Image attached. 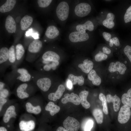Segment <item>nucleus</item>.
Returning a JSON list of instances; mask_svg holds the SVG:
<instances>
[{"label": "nucleus", "instance_id": "f257e3e1", "mask_svg": "<svg viewBox=\"0 0 131 131\" xmlns=\"http://www.w3.org/2000/svg\"><path fill=\"white\" fill-rule=\"evenodd\" d=\"M12 69V71L8 73L5 77L6 81L8 83H22L29 82L32 80L31 73L26 69L16 67Z\"/></svg>", "mask_w": 131, "mask_h": 131}, {"label": "nucleus", "instance_id": "f03ea898", "mask_svg": "<svg viewBox=\"0 0 131 131\" xmlns=\"http://www.w3.org/2000/svg\"><path fill=\"white\" fill-rule=\"evenodd\" d=\"M33 82L40 90L44 92L48 91L52 84L51 79L46 77L43 76L41 73L37 70L32 71Z\"/></svg>", "mask_w": 131, "mask_h": 131}, {"label": "nucleus", "instance_id": "7ed1b4c3", "mask_svg": "<svg viewBox=\"0 0 131 131\" xmlns=\"http://www.w3.org/2000/svg\"><path fill=\"white\" fill-rule=\"evenodd\" d=\"M42 47V42L39 40L35 39L31 42L28 47V53L26 60L30 63L36 61L38 58Z\"/></svg>", "mask_w": 131, "mask_h": 131}, {"label": "nucleus", "instance_id": "20e7f679", "mask_svg": "<svg viewBox=\"0 0 131 131\" xmlns=\"http://www.w3.org/2000/svg\"><path fill=\"white\" fill-rule=\"evenodd\" d=\"M34 84L30 82L22 83L19 84L16 90V93L17 97L19 98L23 99L28 98L30 96L29 92L33 91L29 90H34Z\"/></svg>", "mask_w": 131, "mask_h": 131}, {"label": "nucleus", "instance_id": "39448f33", "mask_svg": "<svg viewBox=\"0 0 131 131\" xmlns=\"http://www.w3.org/2000/svg\"><path fill=\"white\" fill-rule=\"evenodd\" d=\"M56 12L59 20L62 21L66 20L68 18L69 12V7L68 3L64 1L60 3L57 7Z\"/></svg>", "mask_w": 131, "mask_h": 131}, {"label": "nucleus", "instance_id": "423d86ee", "mask_svg": "<svg viewBox=\"0 0 131 131\" xmlns=\"http://www.w3.org/2000/svg\"><path fill=\"white\" fill-rule=\"evenodd\" d=\"M9 49L7 47H3L0 49V71L3 72L8 65Z\"/></svg>", "mask_w": 131, "mask_h": 131}, {"label": "nucleus", "instance_id": "0eeeda50", "mask_svg": "<svg viewBox=\"0 0 131 131\" xmlns=\"http://www.w3.org/2000/svg\"><path fill=\"white\" fill-rule=\"evenodd\" d=\"M131 115L130 107L123 105L120 108L118 117L119 122L121 124L127 123L130 119Z\"/></svg>", "mask_w": 131, "mask_h": 131}, {"label": "nucleus", "instance_id": "6e6552de", "mask_svg": "<svg viewBox=\"0 0 131 131\" xmlns=\"http://www.w3.org/2000/svg\"><path fill=\"white\" fill-rule=\"evenodd\" d=\"M91 10V7L90 4L86 3H82L76 6L74 9V12L77 16L82 17L88 15Z\"/></svg>", "mask_w": 131, "mask_h": 131}, {"label": "nucleus", "instance_id": "1a4fd4ad", "mask_svg": "<svg viewBox=\"0 0 131 131\" xmlns=\"http://www.w3.org/2000/svg\"><path fill=\"white\" fill-rule=\"evenodd\" d=\"M63 126L69 131H78L80 127V123L75 118L68 116L63 122Z\"/></svg>", "mask_w": 131, "mask_h": 131}, {"label": "nucleus", "instance_id": "9d476101", "mask_svg": "<svg viewBox=\"0 0 131 131\" xmlns=\"http://www.w3.org/2000/svg\"><path fill=\"white\" fill-rule=\"evenodd\" d=\"M69 37L71 42H77L87 41L89 39V36L86 33L75 31L71 33L69 35Z\"/></svg>", "mask_w": 131, "mask_h": 131}, {"label": "nucleus", "instance_id": "9b49d317", "mask_svg": "<svg viewBox=\"0 0 131 131\" xmlns=\"http://www.w3.org/2000/svg\"><path fill=\"white\" fill-rule=\"evenodd\" d=\"M16 62L14 66L12 68L18 67L23 61L25 53L24 47L21 44H17L15 47Z\"/></svg>", "mask_w": 131, "mask_h": 131}, {"label": "nucleus", "instance_id": "f8f14e48", "mask_svg": "<svg viewBox=\"0 0 131 131\" xmlns=\"http://www.w3.org/2000/svg\"><path fill=\"white\" fill-rule=\"evenodd\" d=\"M64 97L61 100L62 103L63 104L69 102L76 105H79L81 103L79 96L74 93H72L70 94L66 93L64 95Z\"/></svg>", "mask_w": 131, "mask_h": 131}, {"label": "nucleus", "instance_id": "ddd939ff", "mask_svg": "<svg viewBox=\"0 0 131 131\" xmlns=\"http://www.w3.org/2000/svg\"><path fill=\"white\" fill-rule=\"evenodd\" d=\"M20 130L22 131H31L33 130L35 126V123L33 120L28 121L21 120L19 124Z\"/></svg>", "mask_w": 131, "mask_h": 131}, {"label": "nucleus", "instance_id": "4468645a", "mask_svg": "<svg viewBox=\"0 0 131 131\" xmlns=\"http://www.w3.org/2000/svg\"><path fill=\"white\" fill-rule=\"evenodd\" d=\"M5 28L10 33H14L16 30V25L14 18L10 15L7 17L5 23Z\"/></svg>", "mask_w": 131, "mask_h": 131}, {"label": "nucleus", "instance_id": "2eb2a0df", "mask_svg": "<svg viewBox=\"0 0 131 131\" xmlns=\"http://www.w3.org/2000/svg\"><path fill=\"white\" fill-rule=\"evenodd\" d=\"M17 115L15 108L14 105H11L7 109L3 117V120L5 123H7L12 118H15Z\"/></svg>", "mask_w": 131, "mask_h": 131}, {"label": "nucleus", "instance_id": "dca6fc26", "mask_svg": "<svg viewBox=\"0 0 131 131\" xmlns=\"http://www.w3.org/2000/svg\"><path fill=\"white\" fill-rule=\"evenodd\" d=\"M106 101L108 103L112 102L113 103V107L115 111L117 112L120 109L121 103V100L120 98L116 95L112 96L108 94L106 97Z\"/></svg>", "mask_w": 131, "mask_h": 131}, {"label": "nucleus", "instance_id": "f3484780", "mask_svg": "<svg viewBox=\"0 0 131 131\" xmlns=\"http://www.w3.org/2000/svg\"><path fill=\"white\" fill-rule=\"evenodd\" d=\"M59 33V30L55 26L50 25L47 28L45 32V35L48 38L53 39L57 37Z\"/></svg>", "mask_w": 131, "mask_h": 131}, {"label": "nucleus", "instance_id": "a211bd4d", "mask_svg": "<svg viewBox=\"0 0 131 131\" xmlns=\"http://www.w3.org/2000/svg\"><path fill=\"white\" fill-rule=\"evenodd\" d=\"M76 29L77 31L85 33L86 30H88L90 31H93L94 29V26L91 21L88 20L83 24L77 25Z\"/></svg>", "mask_w": 131, "mask_h": 131}, {"label": "nucleus", "instance_id": "6ab92c4d", "mask_svg": "<svg viewBox=\"0 0 131 131\" xmlns=\"http://www.w3.org/2000/svg\"><path fill=\"white\" fill-rule=\"evenodd\" d=\"M93 66V63L92 61L86 59L84 60L83 63L79 64L78 67L84 72L88 73L92 70Z\"/></svg>", "mask_w": 131, "mask_h": 131}, {"label": "nucleus", "instance_id": "aec40b11", "mask_svg": "<svg viewBox=\"0 0 131 131\" xmlns=\"http://www.w3.org/2000/svg\"><path fill=\"white\" fill-rule=\"evenodd\" d=\"M15 0H7L0 7V12L2 13L8 12L14 7L16 2Z\"/></svg>", "mask_w": 131, "mask_h": 131}, {"label": "nucleus", "instance_id": "412c9836", "mask_svg": "<svg viewBox=\"0 0 131 131\" xmlns=\"http://www.w3.org/2000/svg\"><path fill=\"white\" fill-rule=\"evenodd\" d=\"M33 21V19L31 16L26 15L21 19L20 22V27L23 31L26 30L31 25Z\"/></svg>", "mask_w": 131, "mask_h": 131}, {"label": "nucleus", "instance_id": "4be33fe9", "mask_svg": "<svg viewBox=\"0 0 131 131\" xmlns=\"http://www.w3.org/2000/svg\"><path fill=\"white\" fill-rule=\"evenodd\" d=\"M16 62V56L15 47L12 45L9 49L8 65L11 66L12 68L14 67Z\"/></svg>", "mask_w": 131, "mask_h": 131}, {"label": "nucleus", "instance_id": "5701e85b", "mask_svg": "<svg viewBox=\"0 0 131 131\" xmlns=\"http://www.w3.org/2000/svg\"><path fill=\"white\" fill-rule=\"evenodd\" d=\"M89 93L88 91L83 90L81 91L79 95L81 104L82 106L86 109L89 108L90 106V104L87 100Z\"/></svg>", "mask_w": 131, "mask_h": 131}, {"label": "nucleus", "instance_id": "b1692460", "mask_svg": "<svg viewBox=\"0 0 131 131\" xmlns=\"http://www.w3.org/2000/svg\"><path fill=\"white\" fill-rule=\"evenodd\" d=\"M88 78L89 80L92 81V84L94 85H99L101 83V79L100 78L94 69L91 70L89 73Z\"/></svg>", "mask_w": 131, "mask_h": 131}, {"label": "nucleus", "instance_id": "393cba45", "mask_svg": "<svg viewBox=\"0 0 131 131\" xmlns=\"http://www.w3.org/2000/svg\"><path fill=\"white\" fill-rule=\"evenodd\" d=\"M67 80L70 81L73 85H75L77 83L78 85L82 86L84 83V79L82 75L77 76L71 74L68 75Z\"/></svg>", "mask_w": 131, "mask_h": 131}, {"label": "nucleus", "instance_id": "a878e982", "mask_svg": "<svg viewBox=\"0 0 131 131\" xmlns=\"http://www.w3.org/2000/svg\"><path fill=\"white\" fill-rule=\"evenodd\" d=\"M115 17V15L113 13H108L106 19L103 22V25L109 29L112 28L115 25V23L113 21Z\"/></svg>", "mask_w": 131, "mask_h": 131}, {"label": "nucleus", "instance_id": "bb28decb", "mask_svg": "<svg viewBox=\"0 0 131 131\" xmlns=\"http://www.w3.org/2000/svg\"><path fill=\"white\" fill-rule=\"evenodd\" d=\"M45 109L46 111H49L50 115L53 116L59 111L60 108L53 102L50 101L46 106Z\"/></svg>", "mask_w": 131, "mask_h": 131}, {"label": "nucleus", "instance_id": "cd10ccee", "mask_svg": "<svg viewBox=\"0 0 131 131\" xmlns=\"http://www.w3.org/2000/svg\"><path fill=\"white\" fill-rule=\"evenodd\" d=\"M25 107L28 113L37 115L40 113L41 109L40 106L37 105L36 106H33L30 102L26 103Z\"/></svg>", "mask_w": 131, "mask_h": 131}, {"label": "nucleus", "instance_id": "c85d7f7f", "mask_svg": "<svg viewBox=\"0 0 131 131\" xmlns=\"http://www.w3.org/2000/svg\"><path fill=\"white\" fill-rule=\"evenodd\" d=\"M121 101L124 105L131 107V88L128 90L126 93L122 95Z\"/></svg>", "mask_w": 131, "mask_h": 131}, {"label": "nucleus", "instance_id": "c756f323", "mask_svg": "<svg viewBox=\"0 0 131 131\" xmlns=\"http://www.w3.org/2000/svg\"><path fill=\"white\" fill-rule=\"evenodd\" d=\"M92 113L97 123L101 124L103 122V117L101 110L99 108L95 109L93 110Z\"/></svg>", "mask_w": 131, "mask_h": 131}, {"label": "nucleus", "instance_id": "7c9ffc66", "mask_svg": "<svg viewBox=\"0 0 131 131\" xmlns=\"http://www.w3.org/2000/svg\"><path fill=\"white\" fill-rule=\"evenodd\" d=\"M99 99L102 101L104 113L106 115H107L108 114V109L106 99L105 96L103 93H100L99 94Z\"/></svg>", "mask_w": 131, "mask_h": 131}, {"label": "nucleus", "instance_id": "2f4dec72", "mask_svg": "<svg viewBox=\"0 0 131 131\" xmlns=\"http://www.w3.org/2000/svg\"><path fill=\"white\" fill-rule=\"evenodd\" d=\"M115 63L116 71L118 72L120 74H124L127 69L125 65L119 61H117Z\"/></svg>", "mask_w": 131, "mask_h": 131}, {"label": "nucleus", "instance_id": "473e14b6", "mask_svg": "<svg viewBox=\"0 0 131 131\" xmlns=\"http://www.w3.org/2000/svg\"><path fill=\"white\" fill-rule=\"evenodd\" d=\"M65 90V88L63 85L60 84L58 86L56 91L55 92H53L57 99H59L61 98Z\"/></svg>", "mask_w": 131, "mask_h": 131}, {"label": "nucleus", "instance_id": "72a5a7b5", "mask_svg": "<svg viewBox=\"0 0 131 131\" xmlns=\"http://www.w3.org/2000/svg\"><path fill=\"white\" fill-rule=\"evenodd\" d=\"M108 56L107 55L101 51L95 56V59L97 62H100L102 61L105 60L106 59Z\"/></svg>", "mask_w": 131, "mask_h": 131}, {"label": "nucleus", "instance_id": "f704fd0d", "mask_svg": "<svg viewBox=\"0 0 131 131\" xmlns=\"http://www.w3.org/2000/svg\"><path fill=\"white\" fill-rule=\"evenodd\" d=\"M52 1V0H38L37 3L40 7L45 8L48 6Z\"/></svg>", "mask_w": 131, "mask_h": 131}, {"label": "nucleus", "instance_id": "c9c22d12", "mask_svg": "<svg viewBox=\"0 0 131 131\" xmlns=\"http://www.w3.org/2000/svg\"><path fill=\"white\" fill-rule=\"evenodd\" d=\"M124 18L126 23L131 21V5L127 9Z\"/></svg>", "mask_w": 131, "mask_h": 131}, {"label": "nucleus", "instance_id": "e433bc0d", "mask_svg": "<svg viewBox=\"0 0 131 131\" xmlns=\"http://www.w3.org/2000/svg\"><path fill=\"white\" fill-rule=\"evenodd\" d=\"M93 122L91 119L88 120L85 123L84 127V131H90L93 127Z\"/></svg>", "mask_w": 131, "mask_h": 131}, {"label": "nucleus", "instance_id": "4c0bfd02", "mask_svg": "<svg viewBox=\"0 0 131 131\" xmlns=\"http://www.w3.org/2000/svg\"><path fill=\"white\" fill-rule=\"evenodd\" d=\"M124 52L131 63V47L127 45L124 49Z\"/></svg>", "mask_w": 131, "mask_h": 131}, {"label": "nucleus", "instance_id": "58836bf2", "mask_svg": "<svg viewBox=\"0 0 131 131\" xmlns=\"http://www.w3.org/2000/svg\"><path fill=\"white\" fill-rule=\"evenodd\" d=\"M5 87L0 90V97L6 98L9 96V90Z\"/></svg>", "mask_w": 131, "mask_h": 131}, {"label": "nucleus", "instance_id": "ea45409f", "mask_svg": "<svg viewBox=\"0 0 131 131\" xmlns=\"http://www.w3.org/2000/svg\"><path fill=\"white\" fill-rule=\"evenodd\" d=\"M117 46H118L120 45V42L118 38L117 37H114L110 40L109 41V45L110 46L112 47L113 44Z\"/></svg>", "mask_w": 131, "mask_h": 131}, {"label": "nucleus", "instance_id": "a19ab883", "mask_svg": "<svg viewBox=\"0 0 131 131\" xmlns=\"http://www.w3.org/2000/svg\"><path fill=\"white\" fill-rule=\"evenodd\" d=\"M108 70L112 73L116 72L115 63L111 62L110 63L108 67Z\"/></svg>", "mask_w": 131, "mask_h": 131}, {"label": "nucleus", "instance_id": "79ce46f5", "mask_svg": "<svg viewBox=\"0 0 131 131\" xmlns=\"http://www.w3.org/2000/svg\"><path fill=\"white\" fill-rule=\"evenodd\" d=\"M102 35L106 41L109 42L111 39V35L110 33L104 32L103 33Z\"/></svg>", "mask_w": 131, "mask_h": 131}, {"label": "nucleus", "instance_id": "37998d69", "mask_svg": "<svg viewBox=\"0 0 131 131\" xmlns=\"http://www.w3.org/2000/svg\"><path fill=\"white\" fill-rule=\"evenodd\" d=\"M7 101V99L5 98L0 97V111H1L2 107L4 105Z\"/></svg>", "mask_w": 131, "mask_h": 131}, {"label": "nucleus", "instance_id": "c03bdc74", "mask_svg": "<svg viewBox=\"0 0 131 131\" xmlns=\"http://www.w3.org/2000/svg\"><path fill=\"white\" fill-rule=\"evenodd\" d=\"M102 50L104 53L109 54L111 53V50L106 47H104L102 48Z\"/></svg>", "mask_w": 131, "mask_h": 131}, {"label": "nucleus", "instance_id": "a18cd8bd", "mask_svg": "<svg viewBox=\"0 0 131 131\" xmlns=\"http://www.w3.org/2000/svg\"><path fill=\"white\" fill-rule=\"evenodd\" d=\"M73 85L71 82L70 81L67 80V88L69 89H71Z\"/></svg>", "mask_w": 131, "mask_h": 131}, {"label": "nucleus", "instance_id": "49530a36", "mask_svg": "<svg viewBox=\"0 0 131 131\" xmlns=\"http://www.w3.org/2000/svg\"><path fill=\"white\" fill-rule=\"evenodd\" d=\"M56 131H69L65 128L60 126L58 127Z\"/></svg>", "mask_w": 131, "mask_h": 131}, {"label": "nucleus", "instance_id": "de8ad7c7", "mask_svg": "<svg viewBox=\"0 0 131 131\" xmlns=\"http://www.w3.org/2000/svg\"><path fill=\"white\" fill-rule=\"evenodd\" d=\"M6 84L3 82L0 81V90L3 88L5 86Z\"/></svg>", "mask_w": 131, "mask_h": 131}, {"label": "nucleus", "instance_id": "09e8293b", "mask_svg": "<svg viewBox=\"0 0 131 131\" xmlns=\"http://www.w3.org/2000/svg\"><path fill=\"white\" fill-rule=\"evenodd\" d=\"M0 131H8L7 129L5 127L3 126H0Z\"/></svg>", "mask_w": 131, "mask_h": 131}, {"label": "nucleus", "instance_id": "8fccbe9b", "mask_svg": "<svg viewBox=\"0 0 131 131\" xmlns=\"http://www.w3.org/2000/svg\"><path fill=\"white\" fill-rule=\"evenodd\" d=\"M124 62L125 63H127V61H125Z\"/></svg>", "mask_w": 131, "mask_h": 131}]
</instances>
